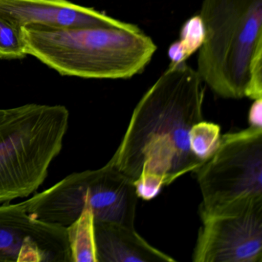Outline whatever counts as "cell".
<instances>
[{"label":"cell","mask_w":262,"mask_h":262,"mask_svg":"<svg viewBox=\"0 0 262 262\" xmlns=\"http://www.w3.org/2000/svg\"><path fill=\"white\" fill-rule=\"evenodd\" d=\"M205 90L197 71L186 62L169 65L135 108L125 136L110 162L136 180L156 174L165 185L203 162L191 152V127L203 120Z\"/></svg>","instance_id":"6da1fadb"},{"label":"cell","mask_w":262,"mask_h":262,"mask_svg":"<svg viewBox=\"0 0 262 262\" xmlns=\"http://www.w3.org/2000/svg\"><path fill=\"white\" fill-rule=\"evenodd\" d=\"M27 55L61 76L129 79L145 70L157 50L139 27H22Z\"/></svg>","instance_id":"7a4b0ae2"},{"label":"cell","mask_w":262,"mask_h":262,"mask_svg":"<svg viewBox=\"0 0 262 262\" xmlns=\"http://www.w3.org/2000/svg\"><path fill=\"white\" fill-rule=\"evenodd\" d=\"M199 16L201 79L221 97H245L253 57L262 49V0H204Z\"/></svg>","instance_id":"3957f363"},{"label":"cell","mask_w":262,"mask_h":262,"mask_svg":"<svg viewBox=\"0 0 262 262\" xmlns=\"http://www.w3.org/2000/svg\"><path fill=\"white\" fill-rule=\"evenodd\" d=\"M70 112L30 103L0 110V204L37 191L62 151Z\"/></svg>","instance_id":"277c9868"},{"label":"cell","mask_w":262,"mask_h":262,"mask_svg":"<svg viewBox=\"0 0 262 262\" xmlns=\"http://www.w3.org/2000/svg\"><path fill=\"white\" fill-rule=\"evenodd\" d=\"M138 199L133 179L108 162L99 169L73 173L24 204L35 219L66 228L85 208L95 222L134 227Z\"/></svg>","instance_id":"5b68a950"},{"label":"cell","mask_w":262,"mask_h":262,"mask_svg":"<svg viewBox=\"0 0 262 262\" xmlns=\"http://www.w3.org/2000/svg\"><path fill=\"white\" fill-rule=\"evenodd\" d=\"M193 172L200 187V214L262 197V128L221 136L208 159Z\"/></svg>","instance_id":"8992f818"},{"label":"cell","mask_w":262,"mask_h":262,"mask_svg":"<svg viewBox=\"0 0 262 262\" xmlns=\"http://www.w3.org/2000/svg\"><path fill=\"white\" fill-rule=\"evenodd\" d=\"M194 262H262V197L201 214Z\"/></svg>","instance_id":"52a82bcc"},{"label":"cell","mask_w":262,"mask_h":262,"mask_svg":"<svg viewBox=\"0 0 262 262\" xmlns=\"http://www.w3.org/2000/svg\"><path fill=\"white\" fill-rule=\"evenodd\" d=\"M73 262L67 228L30 215L24 202L0 204V262Z\"/></svg>","instance_id":"ba28073f"},{"label":"cell","mask_w":262,"mask_h":262,"mask_svg":"<svg viewBox=\"0 0 262 262\" xmlns=\"http://www.w3.org/2000/svg\"><path fill=\"white\" fill-rule=\"evenodd\" d=\"M0 16L19 29L30 24L82 28L119 27L125 23L69 0H0Z\"/></svg>","instance_id":"9c48e42d"},{"label":"cell","mask_w":262,"mask_h":262,"mask_svg":"<svg viewBox=\"0 0 262 262\" xmlns=\"http://www.w3.org/2000/svg\"><path fill=\"white\" fill-rule=\"evenodd\" d=\"M98 262L174 261L136 232L135 227L95 222Z\"/></svg>","instance_id":"30bf717a"},{"label":"cell","mask_w":262,"mask_h":262,"mask_svg":"<svg viewBox=\"0 0 262 262\" xmlns=\"http://www.w3.org/2000/svg\"><path fill=\"white\" fill-rule=\"evenodd\" d=\"M73 262H98L95 237V220L90 208L67 227Z\"/></svg>","instance_id":"8fae6325"},{"label":"cell","mask_w":262,"mask_h":262,"mask_svg":"<svg viewBox=\"0 0 262 262\" xmlns=\"http://www.w3.org/2000/svg\"><path fill=\"white\" fill-rule=\"evenodd\" d=\"M205 39V29L200 16H193L185 22L180 33V39L171 44L168 50L170 65L185 62L202 47Z\"/></svg>","instance_id":"7c38bea8"},{"label":"cell","mask_w":262,"mask_h":262,"mask_svg":"<svg viewBox=\"0 0 262 262\" xmlns=\"http://www.w3.org/2000/svg\"><path fill=\"white\" fill-rule=\"evenodd\" d=\"M221 136L219 125L200 121L194 124L190 130V149L199 160L204 162L214 152Z\"/></svg>","instance_id":"4fadbf2b"},{"label":"cell","mask_w":262,"mask_h":262,"mask_svg":"<svg viewBox=\"0 0 262 262\" xmlns=\"http://www.w3.org/2000/svg\"><path fill=\"white\" fill-rule=\"evenodd\" d=\"M27 56L22 29L0 16V59H22Z\"/></svg>","instance_id":"5bb4252c"},{"label":"cell","mask_w":262,"mask_h":262,"mask_svg":"<svg viewBox=\"0 0 262 262\" xmlns=\"http://www.w3.org/2000/svg\"><path fill=\"white\" fill-rule=\"evenodd\" d=\"M138 198L145 201L154 199L165 185L163 179L156 174L142 173L133 181Z\"/></svg>","instance_id":"9a60e30c"},{"label":"cell","mask_w":262,"mask_h":262,"mask_svg":"<svg viewBox=\"0 0 262 262\" xmlns=\"http://www.w3.org/2000/svg\"><path fill=\"white\" fill-rule=\"evenodd\" d=\"M250 126L262 128V99H255L248 113Z\"/></svg>","instance_id":"2e32d148"}]
</instances>
